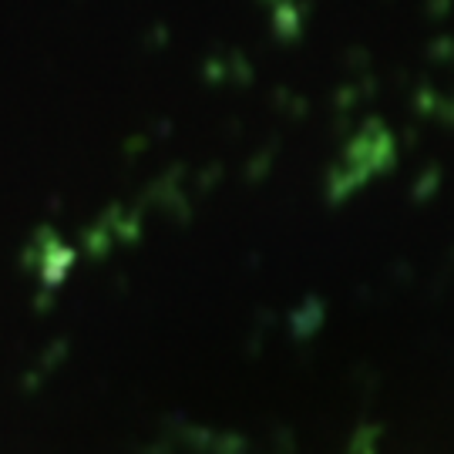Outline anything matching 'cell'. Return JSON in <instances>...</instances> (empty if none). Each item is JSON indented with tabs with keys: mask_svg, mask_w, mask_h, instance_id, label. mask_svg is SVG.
<instances>
[{
	"mask_svg": "<svg viewBox=\"0 0 454 454\" xmlns=\"http://www.w3.org/2000/svg\"><path fill=\"white\" fill-rule=\"evenodd\" d=\"M273 27L279 41H296L303 34V7L296 0H279L273 11Z\"/></svg>",
	"mask_w": 454,
	"mask_h": 454,
	"instance_id": "obj_1",
	"label": "cell"
},
{
	"mask_svg": "<svg viewBox=\"0 0 454 454\" xmlns=\"http://www.w3.org/2000/svg\"><path fill=\"white\" fill-rule=\"evenodd\" d=\"M427 54H431V61L454 67V41H451V37H438V41H431Z\"/></svg>",
	"mask_w": 454,
	"mask_h": 454,
	"instance_id": "obj_2",
	"label": "cell"
},
{
	"mask_svg": "<svg viewBox=\"0 0 454 454\" xmlns=\"http://www.w3.org/2000/svg\"><path fill=\"white\" fill-rule=\"evenodd\" d=\"M424 11H427L431 20H444V17L451 14V0H427Z\"/></svg>",
	"mask_w": 454,
	"mask_h": 454,
	"instance_id": "obj_3",
	"label": "cell"
},
{
	"mask_svg": "<svg viewBox=\"0 0 454 454\" xmlns=\"http://www.w3.org/2000/svg\"><path fill=\"white\" fill-rule=\"evenodd\" d=\"M273 4H279V0H273Z\"/></svg>",
	"mask_w": 454,
	"mask_h": 454,
	"instance_id": "obj_4",
	"label": "cell"
}]
</instances>
